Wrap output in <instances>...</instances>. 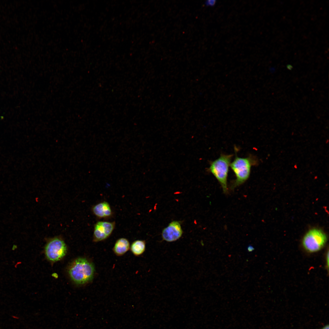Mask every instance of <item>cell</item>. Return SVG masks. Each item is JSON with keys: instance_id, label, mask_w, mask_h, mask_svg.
I'll list each match as a JSON object with an SVG mask.
<instances>
[{"instance_id": "6da1fadb", "label": "cell", "mask_w": 329, "mask_h": 329, "mask_svg": "<svg viewBox=\"0 0 329 329\" xmlns=\"http://www.w3.org/2000/svg\"><path fill=\"white\" fill-rule=\"evenodd\" d=\"M258 163L257 159L251 155L246 157H240L236 155L230 164L235 176V179L231 184V189H234L244 183L250 176L251 167Z\"/></svg>"}, {"instance_id": "7a4b0ae2", "label": "cell", "mask_w": 329, "mask_h": 329, "mask_svg": "<svg viewBox=\"0 0 329 329\" xmlns=\"http://www.w3.org/2000/svg\"><path fill=\"white\" fill-rule=\"evenodd\" d=\"M94 272L93 264L86 259L82 258L76 260L69 269L71 279L78 284H83L91 281Z\"/></svg>"}, {"instance_id": "3957f363", "label": "cell", "mask_w": 329, "mask_h": 329, "mask_svg": "<svg viewBox=\"0 0 329 329\" xmlns=\"http://www.w3.org/2000/svg\"><path fill=\"white\" fill-rule=\"evenodd\" d=\"M232 154H221L217 159L209 162L207 171L212 173L221 185L224 193L228 192L227 178Z\"/></svg>"}, {"instance_id": "277c9868", "label": "cell", "mask_w": 329, "mask_h": 329, "mask_svg": "<svg viewBox=\"0 0 329 329\" xmlns=\"http://www.w3.org/2000/svg\"><path fill=\"white\" fill-rule=\"evenodd\" d=\"M327 240V236L323 231L314 228L309 230L305 235L302 244L307 251L314 253L320 250L324 246Z\"/></svg>"}, {"instance_id": "5b68a950", "label": "cell", "mask_w": 329, "mask_h": 329, "mask_svg": "<svg viewBox=\"0 0 329 329\" xmlns=\"http://www.w3.org/2000/svg\"><path fill=\"white\" fill-rule=\"evenodd\" d=\"M67 248L64 241L57 237L52 239L46 244L45 249L47 258L55 262L60 260L65 256Z\"/></svg>"}, {"instance_id": "8992f818", "label": "cell", "mask_w": 329, "mask_h": 329, "mask_svg": "<svg viewBox=\"0 0 329 329\" xmlns=\"http://www.w3.org/2000/svg\"><path fill=\"white\" fill-rule=\"evenodd\" d=\"M114 222L99 221L94 225L93 240L95 242L103 241L111 234L115 227Z\"/></svg>"}, {"instance_id": "52a82bcc", "label": "cell", "mask_w": 329, "mask_h": 329, "mask_svg": "<svg viewBox=\"0 0 329 329\" xmlns=\"http://www.w3.org/2000/svg\"><path fill=\"white\" fill-rule=\"evenodd\" d=\"M182 233L180 223L177 221H173L163 230L162 237L164 240L171 242L179 239L181 237Z\"/></svg>"}, {"instance_id": "ba28073f", "label": "cell", "mask_w": 329, "mask_h": 329, "mask_svg": "<svg viewBox=\"0 0 329 329\" xmlns=\"http://www.w3.org/2000/svg\"><path fill=\"white\" fill-rule=\"evenodd\" d=\"M94 214L100 218H106L110 217L112 211L109 203L107 202H100L94 206L92 208Z\"/></svg>"}, {"instance_id": "9c48e42d", "label": "cell", "mask_w": 329, "mask_h": 329, "mask_svg": "<svg viewBox=\"0 0 329 329\" xmlns=\"http://www.w3.org/2000/svg\"><path fill=\"white\" fill-rule=\"evenodd\" d=\"M130 248L128 240L126 238H122L116 241L113 248V251L116 255L120 256L126 253Z\"/></svg>"}, {"instance_id": "30bf717a", "label": "cell", "mask_w": 329, "mask_h": 329, "mask_svg": "<svg viewBox=\"0 0 329 329\" xmlns=\"http://www.w3.org/2000/svg\"><path fill=\"white\" fill-rule=\"evenodd\" d=\"M132 253L135 256L142 255L146 249V242L145 241L137 240L134 241L131 245L130 248Z\"/></svg>"}, {"instance_id": "8fae6325", "label": "cell", "mask_w": 329, "mask_h": 329, "mask_svg": "<svg viewBox=\"0 0 329 329\" xmlns=\"http://www.w3.org/2000/svg\"><path fill=\"white\" fill-rule=\"evenodd\" d=\"M216 3V1L214 0H209L205 1V4L207 6H212L215 5Z\"/></svg>"}, {"instance_id": "7c38bea8", "label": "cell", "mask_w": 329, "mask_h": 329, "mask_svg": "<svg viewBox=\"0 0 329 329\" xmlns=\"http://www.w3.org/2000/svg\"><path fill=\"white\" fill-rule=\"evenodd\" d=\"M247 250L249 252H252L254 250V247L251 245H249L247 247Z\"/></svg>"}, {"instance_id": "4fadbf2b", "label": "cell", "mask_w": 329, "mask_h": 329, "mask_svg": "<svg viewBox=\"0 0 329 329\" xmlns=\"http://www.w3.org/2000/svg\"><path fill=\"white\" fill-rule=\"evenodd\" d=\"M287 69L289 70H291L293 68V66L291 65L288 64L286 66Z\"/></svg>"}, {"instance_id": "5bb4252c", "label": "cell", "mask_w": 329, "mask_h": 329, "mask_svg": "<svg viewBox=\"0 0 329 329\" xmlns=\"http://www.w3.org/2000/svg\"><path fill=\"white\" fill-rule=\"evenodd\" d=\"M328 325H326L323 327L322 329H329Z\"/></svg>"}]
</instances>
